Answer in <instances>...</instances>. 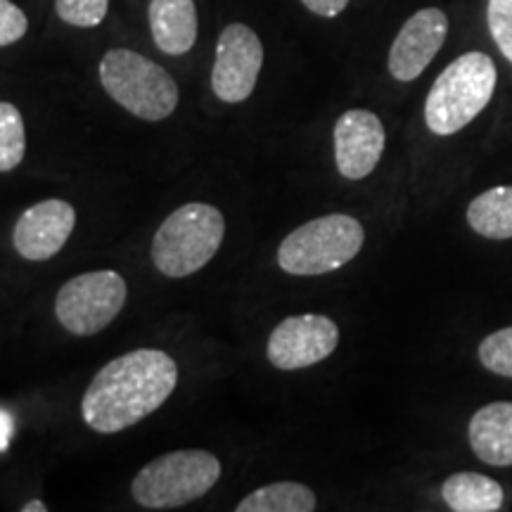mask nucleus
Wrapping results in <instances>:
<instances>
[{
  "label": "nucleus",
  "instance_id": "nucleus-6",
  "mask_svg": "<svg viewBox=\"0 0 512 512\" xmlns=\"http://www.w3.org/2000/svg\"><path fill=\"white\" fill-rule=\"evenodd\" d=\"M363 242L366 230L354 216H320L287 235L278 249V266L290 275H325L347 266Z\"/></svg>",
  "mask_w": 512,
  "mask_h": 512
},
{
  "label": "nucleus",
  "instance_id": "nucleus-18",
  "mask_svg": "<svg viewBox=\"0 0 512 512\" xmlns=\"http://www.w3.org/2000/svg\"><path fill=\"white\" fill-rule=\"evenodd\" d=\"M27 152L24 119L15 105L0 102V171L17 169Z\"/></svg>",
  "mask_w": 512,
  "mask_h": 512
},
{
  "label": "nucleus",
  "instance_id": "nucleus-17",
  "mask_svg": "<svg viewBox=\"0 0 512 512\" xmlns=\"http://www.w3.org/2000/svg\"><path fill=\"white\" fill-rule=\"evenodd\" d=\"M316 494L299 482L266 484L242 498L238 512H313Z\"/></svg>",
  "mask_w": 512,
  "mask_h": 512
},
{
  "label": "nucleus",
  "instance_id": "nucleus-2",
  "mask_svg": "<svg viewBox=\"0 0 512 512\" xmlns=\"http://www.w3.org/2000/svg\"><path fill=\"white\" fill-rule=\"evenodd\" d=\"M496 64L486 53L470 50L437 76L425 100V121L434 136H453L472 124L496 93Z\"/></svg>",
  "mask_w": 512,
  "mask_h": 512
},
{
  "label": "nucleus",
  "instance_id": "nucleus-14",
  "mask_svg": "<svg viewBox=\"0 0 512 512\" xmlns=\"http://www.w3.org/2000/svg\"><path fill=\"white\" fill-rule=\"evenodd\" d=\"M150 29L166 55H185L197 41L195 0H152Z\"/></svg>",
  "mask_w": 512,
  "mask_h": 512
},
{
  "label": "nucleus",
  "instance_id": "nucleus-7",
  "mask_svg": "<svg viewBox=\"0 0 512 512\" xmlns=\"http://www.w3.org/2000/svg\"><path fill=\"white\" fill-rule=\"evenodd\" d=\"M126 280L117 271H91L67 280L55 299V316L76 337L98 335L126 304Z\"/></svg>",
  "mask_w": 512,
  "mask_h": 512
},
{
  "label": "nucleus",
  "instance_id": "nucleus-10",
  "mask_svg": "<svg viewBox=\"0 0 512 512\" xmlns=\"http://www.w3.org/2000/svg\"><path fill=\"white\" fill-rule=\"evenodd\" d=\"M448 17L439 8H422L408 17L392 48H389V74L396 81L408 83L430 67L434 57L446 43Z\"/></svg>",
  "mask_w": 512,
  "mask_h": 512
},
{
  "label": "nucleus",
  "instance_id": "nucleus-11",
  "mask_svg": "<svg viewBox=\"0 0 512 512\" xmlns=\"http://www.w3.org/2000/svg\"><path fill=\"white\" fill-rule=\"evenodd\" d=\"M384 126L377 114L349 110L335 124L337 171L349 181H361L375 171L384 152Z\"/></svg>",
  "mask_w": 512,
  "mask_h": 512
},
{
  "label": "nucleus",
  "instance_id": "nucleus-9",
  "mask_svg": "<svg viewBox=\"0 0 512 512\" xmlns=\"http://www.w3.org/2000/svg\"><path fill=\"white\" fill-rule=\"evenodd\" d=\"M339 344V328L328 316H290L268 337V361L278 370H302L325 361Z\"/></svg>",
  "mask_w": 512,
  "mask_h": 512
},
{
  "label": "nucleus",
  "instance_id": "nucleus-20",
  "mask_svg": "<svg viewBox=\"0 0 512 512\" xmlns=\"http://www.w3.org/2000/svg\"><path fill=\"white\" fill-rule=\"evenodd\" d=\"M55 10L62 22L79 29H93L107 17L110 0H55Z\"/></svg>",
  "mask_w": 512,
  "mask_h": 512
},
{
  "label": "nucleus",
  "instance_id": "nucleus-12",
  "mask_svg": "<svg viewBox=\"0 0 512 512\" xmlns=\"http://www.w3.org/2000/svg\"><path fill=\"white\" fill-rule=\"evenodd\" d=\"M76 226V211L64 200H43L19 216L12 242L19 256L46 261L67 245Z\"/></svg>",
  "mask_w": 512,
  "mask_h": 512
},
{
  "label": "nucleus",
  "instance_id": "nucleus-13",
  "mask_svg": "<svg viewBox=\"0 0 512 512\" xmlns=\"http://www.w3.org/2000/svg\"><path fill=\"white\" fill-rule=\"evenodd\" d=\"M467 437L482 463L512 465V401H494L479 408L467 427Z\"/></svg>",
  "mask_w": 512,
  "mask_h": 512
},
{
  "label": "nucleus",
  "instance_id": "nucleus-8",
  "mask_svg": "<svg viewBox=\"0 0 512 512\" xmlns=\"http://www.w3.org/2000/svg\"><path fill=\"white\" fill-rule=\"evenodd\" d=\"M264 64V46L247 24H228L216 43L211 88L216 98L238 105L254 93Z\"/></svg>",
  "mask_w": 512,
  "mask_h": 512
},
{
  "label": "nucleus",
  "instance_id": "nucleus-21",
  "mask_svg": "<svg viewBox=\"0 0 512 512\" xmlns=\"http://www.w3.org/2000/svg\"><path fill=\"white\" fill-rule=\"evenodd\" d=\"M486 24L505 60L512 64V0H489Z\"/></svg>",
  "mask_w": 512,
  "mask_h": 512
},
{
  "label": "nucleus",
  "instance_id": "nucleus-4",
  "mask_svg": "<svg viewBox=\"0 0 512 512\" xmlns=\"http://www.w3.org/2000/svg\"><path fill=\"white\" fill-rule=\"evenodd\" d=\"M221 479V463L202 448L164 453L147 463L131 484V494L147 510H174L202 498Z\"/></svg>",
  "mask_w": 512,
  "mask_h": 512
},
{
  "label": "nucleus",
  "instance_id": "nucleus-16",
  "mask_svg": "<svg viewBox=\"0 0 512 512\" xmlns=\"http://www.w3.org/2000/svg\"><path fill=\"white\" fill-rule=\"evenodd\" d=\"M467 223L489 240L512 238V185H498L477 195L467 207Z\"/></svg>",
  "mask_w": 512,
  "mask_h": 512
},
{
  "label": "nucleus",
  "instance_id": "nucleus-24",
  "mask_svg": "<svg viewBox=\"0 0 512 512\" xmlns=\"http://www.w3.org/2000/svg\"><path fill=\"white\" fill-rule=\"evenodd\" d=\"M12 425H15V422H12V415L0 411V451H5V448H8V444H10L12 432H15V427H12Z\"/></svg>",
  "mask_w": 512,
  "mask_h": 512
},
{
  "label": "nucleus",
  "instance_id": "nucleus-3",
  "mask_svg": "<svg viewBox=\"0 0 512 512\" xmlns=\"http://www.w3.org/2000/svg\"><path fill=\"white\" fill-rule=\"evenodd\" d=\"M226 219L216 207L202 202L183 204L169 214L152 240V261L169 278L202 271L221 249Z\"/></svg>",
  "mask_w": 512,
  "mask_h": 512
},
{
  "label": "nucleus",
  "instance_id": "nucleus-1",
  "mask_svg": "<svg viewBox=\"0 0 512 512\" xmlns=\"http://www.w3.org/2000/svg\"><path fill=\"white\" fill-rule=\"evenodd\" d=\"M178 382V366L166 351L136 349L114 358L93 377L81 401V415L100 434L138 425L164 406Z\"/></svg>",
  "mask_w": 512,
  "mask_h": 512
},
{
  "label": "nucleus",
  "instance_id": "nucleus-15",
  "mask_svg": "<svg viewBox=\"0 0 512 512\" xmlns=\"http://www.w3.org/2000/svg\"><path fill=\"white\" fill-rule=\"evenodd\" d=\"M441 496L453 512H496L505 501L503 486L479 472L451 475L441 486Z\"/></svg>",
  "mask_w": 512,
  "mask_h": 512
},
{
  "label": "nucleus",
  "instance_id": "nucleus-25",
  "mask_svg": "<svg viewBox=\"0 0 512 512\" xmlns=\"http://www.w3.org/2000/svg\"><path fill=\"white\" fill-rule=\"evenodd\" d=\"M24 512H46L48 510V505L46 503H41V501H31V503H27L22 508Z\"/></svg>",
  "mask_w": 512,
  "mask_h": 512
},
{
  "label": "nucleus",
  "instance_id": "nucleus-22",
  "mask_svg": "<svg viewBox=\"0 0 512 512\" xmlns=\"http://www.w3.org/2000/svg\"><path fill=\"white\" fill-rule=\"evenodd\" d=\"M27 29V15L10 0H0V48L17 43L19 38L27 34Z\"/></svg>",
  "mask_w": 512,
  "mask_h": 512
},
{
  "label": "nucleus",
  "instance_id": "nucleus-5",
  "mask_svg": "<svg viewBox=\"0 0 512 512\" xmlns=\"http://www.w3.org/2000/svg\"><path fill=\"white\" fill-rule=\"evenodd\" d=\"M107 95L143 121H164L178 105V86L157 62L126 48H114L100 62Z\"/></svg>",
  "mask_w": 512,
  "mask_h": 512
},
{
  "label": "nucleus",
  "instance_id": "nucleus-23",
  "mask_svg": "<svg viewBox=\"0 0 512 512\" xmlns=\"http://www.w3.org/2000/svg\"><path fill=\"white\" fill-rule=\"evenodd\" d=\"M306 10H311L318 17H337L347 10L349 0H302Z\"/></svg>",
  "mask_w": 512,
  "mask_h": 512
},
{
  "label": "nucleus",
  "instance_id": "nucleus-19",
  "mask_svg": "<svg viewBox=\"0 0 512 512\" xmlns=\"http://www.w3.org/2000/svg\"><path fill=\"white\" fill-rule=\"evenodd\" d=\"M479 361L494 375L512 377V328L491 332L479 344Z\"/></svg>",
  "mask_w": 512,
  "mask_h": 512
}]
</instances>
